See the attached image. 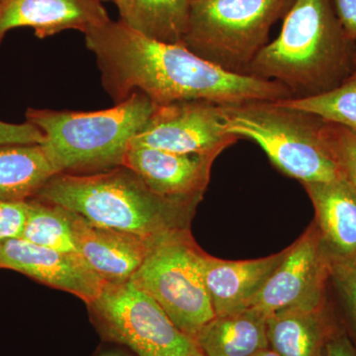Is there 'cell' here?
Returning <instances> with one entry per match:
<instances>
[{"label": "cell", "instance_id": "cell-20", "mask_svg": "<svg viewBox=\"0 0 356 356\" xmlns=\"http://www.w3.org/2000/svg\"><path fill=\"white\" fill-rule=\"evenodd\" d=\"M56 175L41 145L0 146V200L34 198Z\"/></svg>", "mask_w": 356, "mask_h": 356}, {"label": "cell", "instance_id": "cell-28", "mask_svg": "<svg viewBox=\"0 0 356 356\" xmlns=\"http://www.w3.org/2000/svg\"><path fill=\"white\" fill-rule=\"evenodd\" d=\"M332 7L344 34L356 42V0H332Z\"/></svg>", "mask_w": 356, "mask_h": 356}, {"label": "cell", "instance_id": "cell-23", "mask_svg": "<svg viewBox=\"0 0 356 356\" xmlns=\"http://www.w3.org/2000/svg\"><path fill=\"white\" fill-rule=\"evenodd\" d=\"M331 280L344 313V329L356 346V259L332 261Z\"/></svg>", "mask_w": 356, "mask_h": 356}, {"label": "cell", "instance_id": "cell-2", "mask_svg": "<svg viewBox=\"0 0 356 356\" xmlns=\"http://www.w3.org/2000/svg\"><path fill=\"white\" fill-rule=\"evenodd\" d=\"M76 212L91 224L152 241L191 231L197 204L154 193L130 168L121 165L95 175H54L34 197Z\"/></svg>", "mask_w": 356, "mask_h": 356}, {"label": "cell", "instance_id": "cell-3", "mask_svg": "<svg viewBox=\"0 0 356 356\" xmlns=\"http://www.w3.org/2000/svg\"><path fill=\"white\" fill-rule=\"evenodd\" d=\"M353 44L332 0H294L280 36L259 51L248 74L278 81L304 96L320 95L350 76Z\"/></svg>", "mask_w": 356, "mask_h": 356}, {"label": "cell", "instance_id": "cell-17", "mask_svg": "<svg viewBox=\"0 0 356 356\" xmlns=\"http://www.w3.org/2000/svg\"><path fill=\"white\" fill-rule=\"evenodd\" d=\"M337 324L327 305L278 312L267 318L269 348L280 356H323Z\"/></svg>", "mask_w": 356, "mask_h": 356}, {"label": "cell", "instance_id": "cell-1", "mask_svg": "<svg viewBox=\"0 0 356 356\" xmlns=\"http://www.w3.org/2000/svg\"><path fill=\"white\" fill-rule=\"evenodd\" d=\"M84 37L95 55L103 88L115 104L135 91L156 105L205 102L231 106L293 97L278 81L228 72L182 44L147 38L120 20L110 19Z\"/></svg>", "mask_w": 356, "mask_h": 356}, {"label": "cell", "instance_id": "cell-22", "mask_svg": "<svg viewBox=\"0 0 356 356\" xmlns=\"http://www.w3.org/2000/svg\"><path fill=\"white\" fill-rule=\"evenodd\" d=\"M277 103L313 115L321 120L356 130V79H346L337 88L320 95L287 98Z\"/></svg>", "mask_w": 356, "mask_h": 356}, {"label": "cell", "instance_id": "cell-34", "mask_svg": "<svg viewBox=\"0 0 356 356\" xmlns=\"http://www.w3.org/2000/svg\"><path fill=\"white\" fill-rule=\"evenodd\" d=\"M4 0H0V3H1V2H3Z\"/></svg>", "mask_w": 356, "mask_h": 356}, {"label": "cell", "instance_id": "cell-7", "mask_svg": "<svg viewBox=\"0 0 356 356\" xmlns=\"http://www.w3.org/2000/svg\"><path fill=\"white\" fill-rule=\"evenodd\" d=\"M203 252L191 231L175 234L152 248L130 280L191 339L216 316L204 278Z\"/></svg>", "mask_w": 356, "mask_h": 356}, {"label": "cell", "instance_id": "cell-8", "mask_svg": "<svg viewBox=\"0 0 356 356\" xmlns=\"http://www.w3.org/2000/svg\"><path fill=\"white\" fill-rule=\"evenodd\" d=\"M86 305L100 337L136 356H191L197 348L193 339L131 281L106 283L99 296Z\"/></svg>", "mask_w": 356, "mask_h": 356}, {"label": "cell", "instance_id": "cell-29", "mask_svg": "<svg viewBox=\"0 0 356 356\" xmlns=\"http://www.w3.org/2000/svg\"><path fill=\"white\" fill-rule=\"evenodd\" d=\"M93 356H134L133 353L128 348L119 344L112 343V346H102L97 350Z\"/></svg>", "mask_w": 356, "mask_h": 356}, {"label": "cell", "instance_id": "cell-4", "mask_svg": "<svg viewBox=\"0 0 356 356\" xmlns=\"http://www.w3.org/2000/svg\"><path fill=\"white\" fill-rule=\"evenodd\" d=\"M158 105L135 91L109 109L93 112L29 108L26 121L44 135L41 145L58 175H95L123 165L133 138Z\"/></svg>", "mask_w": 356, "mask_h": 356}, {"label": "cell", "instance_id": "cell-26", "mask_svg": "<svg viewBox=\"0 0 356 356\" xmlns=\"http://www.w3.org/2000/svg\"><path fill=\"white\" fill-rule=\"evenodd\" d=\"M43 142V133L29 122L26 121L23 124H11L0 121V146L42 145Z\"/></svg>", "mask_w": 356, "mask_h": 356}, {"label": "cell", "instance_id": "cell-30", "mask_svg": "<svg viewBox=\"0 0 356 356\" xmlns=\"http://www.w3.org/2000/svg\"><path fill=\"white\" fill-rule=\"evenodd\" d=\"M250 356H280L275 351L271 350L270 348H266V350H262L259 351V353H254V355Z\"/></svg>", "mask_w": 356, "mask_h": 356}, {"label": "cell", "instance_id": "cell-24", "mask_svg": "<svg viewBox=\"0 0 356 356\" xmlns=\"http://www.w3.org/2000/svg\"><path fill=\"white\" fill-rule=\"evenodd\" d=\"M324 129L343 177L356 192V130L325 121Z\"/></svg>", "mask_w": 356, "mask_h": 356}, {"label": "cell", "instance_id": "cell-16", "mask_svg": "<svg viewBox=\"0 0 356 356\" xmlns=\"http://www.w3.org/2000/svg\"><path fill=\"white\" fill-rule=\"evenodd\" d=\"M315 209V224L332 261L356 259V192L343 177L302 184Z\"/></svg>", "mask_w": 356, "mask_h": 356}, {"label": "cell", "instance_id": "cell-5", "mask_svg": "<svg viewBox=\"0 0 356 356\" xmlns=\"http://www.w3.org/2000/svg\"><path fill=\"white\" fill-rule=\"evenodd\" d=\"M221 107L227 132L254 140L285 175L301 184L343 177L325 136L324 121L318 117L277 102Z\"/></svg>", "mask_w": 356, "mask_h": 356}, {"label": "cell", "instance_id": "cell-15", "mask_svg": "<svg viewBox=\"0 0 356 356\" xmlns=\"http://www.w3.org/2000/svg\"><path fill=\"white\" fill-rule=\"evenodd\" d=\"M287 252L288 248L270 257L250 261H225L203 252L204 278L215 315L250 308Z\"/></svg>", "mask_w": 356, "mask_h": 356}, {"label": "cell", "instance_id": "cell-33", "mask_svg": "<svg viewBox=\"0 0 356 356\" xmlns=\"http://www.w3.org/2000/svg\"><path fill=\"white\" fill-rule=\"evenodd\" d=\"M100 1L103 2V1H110V0H100ZM112 1V0H111Z\"/></svg>", "mask_w": 356, "mask_h": 356}, {"label": "cell", "instance_id": "cell-9", "mask_svg": "<svg viewBox=\"0 0 356 356\" xmlns=\"http://www.w3.org/2000/svg\"><path fill=\"white\" fill-rule=\"evenodd\" d=\"M331 257L315 222L288 252L267 280L250 308L267 318L287 310H316L327 306V285L331 280Z\"/></svg>", "mask_w": 356, "mask_h": 356}, {"label": "cell", "instance_id": "cell-21", "mask_svg": "<svg viewBox=\"0 0 356 356\" xmlns=\"http://www.w3.org/2000/svg\"><path fill=\"white\" fill-rule=\"evenodd\" d=\"M27 203V218L20 238L58 252H77L69 210L35 198Z\"/></svg>", "mask_w": 356, "mask_h": 356}, {"label": "cell", "instance_id": "cell-19", "mask_svg": "<svg viewBox=\"0 0 356 356\" xmlns=\"http://www.w3.org/2000/svg\"><path fill=\"white\" fill-rule=\"evenodd\" d=\"M120 20L134 31L156 41L182 44L192 0H112Z\"/></svg>", "mask_w": 356, "mask_h": 356}, {"label": "cell", "instance_id": "cell-25", "mask_svg": "<svg viewBox=\"0 0 356 356\" xmlns=\"http://www.w3.org/2000/svg\"><path fill=\"white\" fill-rule=\"evenodd\" d=\"M27 211V201L0 200V243L22 236Z\"/></svg>", "mask_w": 356, "mask_h": 356}, {"label": "cell", "instance_id": "cell-32", "mask_svg": "<svg viewBox=\"0 0 356 356\" xmlns=\"http://www.w3.org/2000/svg\"><path fill=\"white\" fill-rule=\"evenodd\" d=\"M191 356H205L203 355L202 353H201L200 350H198V348H196L195 350L193 351V353H191Z\"/></svg>", "mask_w": 356, "mask_h": 356}, {"label": "cell", "instance_id": "cell-14", "mask_svg": "<svg viewBox=\"0 0 356 356\" xmlns=\"http://www.w3.org/2000/svg\"><path fill=\"white\" fill-rule=\"evenodd\" d=\"M100 0H4L0 3V44L10 30L31 27L39 39L65 30L86 34L108 22Z\"/></svg>", "mask_w": 356, "mask_h": 356}, {"label": "cell", "instance_id": "cell-13", "mask_svg": "<svg viewBox=\"0 0 356 356\" xmlns=\"http://www.w3.org/2000/svg\"><path fill=\"white\" fill-rule=\"evenodd\" d=\"M70 211L77 252L105 283L128 282L159 242L105 227L96 226Z\"/></svg>", "mask_w": 356, "mask_h": 356}, {"label": "cell", "instance_id": "cell-10", "mask_svg": "<svg viewBox=\"0 0 356 356\" xmlns=\"http://www.w3.org/2000/svg\"><path fill=\"white\" fill-rule=\"evenodd\" d=\"M238 140L227 132L221 105L179 102L158 105L130 147L218 156Z\"/></svg>", "mask_w": 356, "mask_h": 356}, {"label": "cell", "instance_id": "cell-12", "mask_svg": "<svg viewBox=\"0 0 356 356\" xmlns=\"http://www.w3.org/2000/svg\"><path fill=\"white\" fill-rule=\"evenodd\" d=\"M217 156L175 154L149 147H130L123 165L161 197L199 204L209 184Z\"/></svg>", "mask_w": 356, "mask_h": 356}, {"label": "cell", "instance_id": "cell-27", "mask_svg": "<svg viewBox=\"0 0 356 356\" xmlns=\"http://www.w3.org/2000/svg\"><path fill=\"white\" fill-rule=\"evenodd\" d=\"M323 356H356V346L343 324L337 322L327 339Z\"/></svg>", "mask_w": 356, "mask_h": 356}, {"label": "cell", "instance_id": "cell-31", "mask_svg": "<svg viewBox=\"0 0 356 356\" xmlns=\"http://www.w3.org/2000/svg\"><path fill=\"white\" fill-rule=\"evenodd\" d=\"M356 79V55L353 57V72H351L350 76L348 79Z\"/></svg>", "mask_w": 356, "mask_h": 356}, {"label": "cell", "instance_id": "cell-18", "mask_svg": "<svg viewBox=\"0 0 356 356\" xmlns=\"http://www.w3.org/2000/svg\"><path fill=\"white\" fill-rule=\"evenodd\" d=\"M193 341L205 356H250L269 348L267 317L255 308L215 316Z\"/></svg>", "mask_w": 356, "mask_h": 356}, {"label": "cell", "instance_id": "cell-11", "mask_svg": "<svg viewBox=\"0 0 356 356\" xmlns=\"http://www.w3.org/2000/svg\"><path fill=\"white\" fill-rule=\"evenodd\" d=\"M0 268L76 295L86 304L97 298L106 284L77 252H58L23 238L0 243Z\"/></svg>", "mask_w": 356, "mask_h": 356}, {"label": "cell", "instance_id": "cell-6", "mask_svg": "<svg viewBox=\"0 0 356 356\" xmlns=\"http://www.w3.org/2000/svg\"><path fill=\"white\" fill-rule=\"evenodd\" d=\"M294 0H192L182 46L212 64L248 74L276 21Z\"/></svg>", "mask_w": 356, "mask_h": 356}]
</instances>
